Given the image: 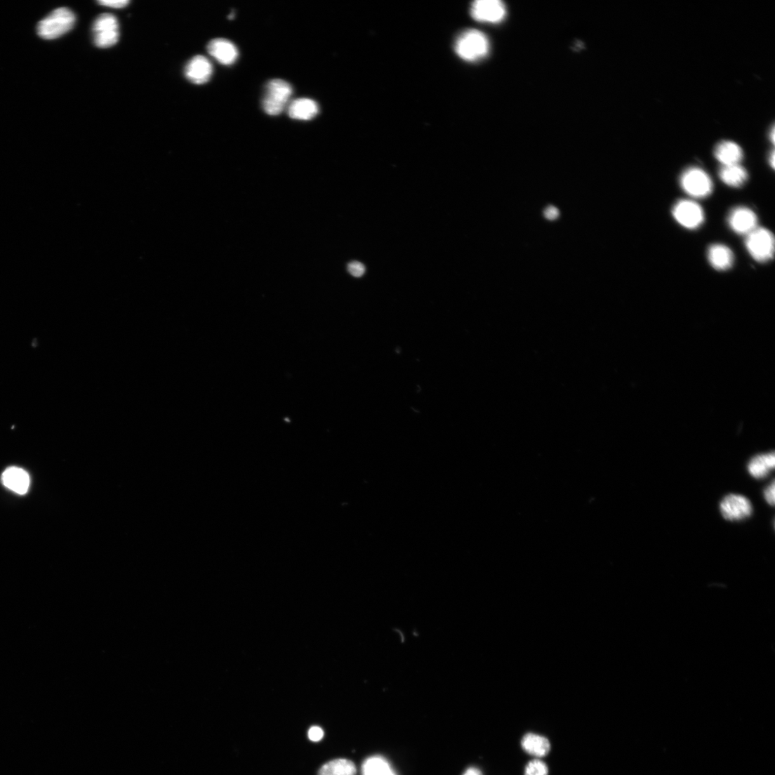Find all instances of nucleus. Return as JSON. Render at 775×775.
Wrapping results in <instances>:
<instances>
[{
    "instance_id": "ddd939ff",
    "label": "nucleus",
    "mask_w": 775,
    "mask_h": 775,
    "mask_svg": "<svg viewBox=\"0 0 775 775\" xmlns=\"http://www.w3.org/2000/svg\"><path fill=\"white\" fill-rule=\"evenodd\" d=\"M2 482L9 490L19 495H25L29 487V476L22 468L10 467L2 475Z\"/></svg>"
},
{
    "instance_id": "f3484780",
    "label": "nucleus",
    "mask_w": 775,
    "mask_h": 775,
    "mask_svg": "<svg viewBox=\"0 0 775 775\" xmlns=\"http://www.w3.org/2000/svg\"><path fill=\"white\" fill-rule=\"evenodd\" d=\"M319 112V107L317 102L310 99H298L288 107L289 116L294 119L310 120L315 117Z\"/></svg>"
},
{
    "instance_id": "6ab92c4d",
    "label": "nucleus",
    "mask_w": 775,
    "mask_h": 775,
    "mask_svg": "<svg viewBox=\"0 0 775 775\" xmlns=\"http://www.w3.org/2000/svg\"><path fill=\"white\" fill-rule=\"evenodd\" d=\"M719 175L724 183L732 187H741L748 179V171L740 165L722 166Z\"/></svg>"
},
{
    "instance_id": "f03ea898",
    "label": "nucleus",
    "mask_w": 775,
    "mask_h": 775,
    "mask_svg": "<svg viewBox=\"0 0 775 775\" xmlns=\"http://www.w3.org/2000/svg\"><path fill=\"white\" fill-rule=\"evenodd\" d=\"M455 49L462 59L475 62L487 56L490 51V43L487 37L482 32L469 29L458 37Z\"/></svg>"
},
{
    "instance_id": "9b49d317",
    "label": "nucleus",
    "mask_w": 775,
    "mask_h": 775,
    "mask_svg": "<svg viewBox=\"0 0 775 775\" xmlns=\"http://www.w3.org/2000/svg\"><path fill=\"white\" fill-rule=\"evenodd\" d=\"M212 74V64L203 55L193 57L185 68V75L187 80L198 85L207 83L211 79Z\"/></svg>"
},
{
    "instance_id": "4468645a",
    "label": "nucleus",
    "mask_w": 775,
    "mask_h": 775,
    "mask_svg": "<svg viewBox=\"0 0 775 775\" xmlns=\"http://www.w3.org/2000/svg\"><path fill=\"white\" fill-rule=\"evenodd\" d=\"M708 260L710 265L715 270L725 271L732 267L734 256L731 250L727 246L714 244L708 250Z\"/></svg>"
},
{
    "instance_id": "cd10ccee",
    "label": "nucleus",
    "mask_w": 775,
    "mask_h": 775,
    "mask_svg": "<svg viewBox=\"0 0 775 775\" xmlns=\"http://www.w3.org/2000/svg\"><path fill=\"white\" fill-rule=\"evenodd\" d=\"M463 775H482V773L478 768L471 767L467 769Z\"/></svg>"
},
{
    "instance_id": "a878e982",
    "label": "nucleus",
    "mask_w": 775,
    "mask_h": 775,
    "mask_svg": "<svg viewBox=\"0 0 775 775\" xmlns=\"http://www.w3.org/2000/svg\"><path fill=\"white\" fill-rule=\"evenodd\" d=\"M774 481L773 480L771 484H769V486L766 489L764 492V499L771 506L774 505Z\"/></svg>"
},
{
    "instance_id": "423d86ee",
    "label": "nucleus",
    "mask_w": 775,
    "mask_h": 775,
    "mask_svg": "<svg viewBox=\"0 0 775 775\" xmlns=\"http://www.w3.org/2000/svg\"><path fill=\"white\" fill-rule=\"evenodd\" d=\"M680 184L688 195L704 199L712 194L713 183L709 175L699 168H690L681 176Z\"/></svg>"
},
{
    "instance_id": "aec40b11",
    "label": "nucleus",
    "mask_w": 775,
    "mask_h": 775,
    "mask_svg": "<svg viewBox=\"0 0 775 775\" xmlns=\"http://www.w3.org/2000/svg\"><path fill=\"white\" fill-rule=\"evenodd\" d=\"M362 775H397L384 757L376 755L367 758L362 765Z\"/></svg>"
},
{
    "instance_id": "bb28decb",
    "label": "nucleus",
    "mask_w": 775,
    "mask_h": 775,
    "mask_svg": "<svg viewBox=\"0 0 775 775\" xmlns=\"http://www.w3.org/2000/svg\"><path fill=\"white\" fill-rule=\"evenodd\" d=\"M544 216L548 220H555L559 216V210L555 206H548L544 211Z\"/></svg>"
},
{
    "instance_id": "2eb2a0df",
    "label": "nucleus",
    "mask_w": 775,
    "mask_h": 775,
    "mask_svg": "<svg viewBox=\"0 0 775 775\" xmlns=\"http://www.w3.org/2000/svg\"><path fill=\"white\" fill-rule=\"evenodd\" d=\"M522 746L525 752L536 757H543L551 750V744L547 738L533 733L523 737Z\"/></svg>"
},
{
    "instance_id": "0eeeda50",
    "label": "nucleus",
    "mask_w": 775,
    "mask_h": 775,
    "mask_svg": "<svg viewBox=\"0 0 775 775\" xmlns=\"http://www.w3.org/2000/svg\"><path fill=\"white\" fill-rule=\"evenodd\" d=\"M672 213L678 223L691 230L699 228L705 219L702 208L697 203L689 200L677 202Z\"/></svg>"
},
{
    "instance_id": "c85d7f7f",
    "label": "nucleus",
    "mask_w": 775,
    "mask_h": 775,
    "mask_svg": "<svg viewBox=\"0 0 775 775\" xmlns=\"http://www.w3.org/2000/svg\"><path fill=\"white\" fill-rule=\"evenodd\" d=\"M769 161H770L771 168H774V151H772V152L771 154V158L769 159Z\"/></svg>"
},
{
    "instance_id": "1a4fd4ad",
    "label": "nucleus",
    "mask_w": 775,
    "mask_h": 775,
    "mask_svg": "<svg viewBox=\"0 0 775 775\" xmlns=\"http://www.w3.org/2000/svg\"><path fill=\"white\" fill-rule=\"evenodd\" d=\"M506 13L505 4L499 0H478L471 6L472 17L479 22L498 23Z\"/></svg>"
},
{
    "instance_id": "f257e3e1",
    "label": "nucleus",
    "mask_w": 775,
    "mask_h": 775,
    "mask_svg": "<svg viewBox=\"0 0 775 775\" xmlns=\"http://www.w3.org/2000/svg\"><path fill=\"white\" fill-rule=\"evenodd\" d=\"M75 14L67 8H60L39 22L38 35L45 40H55L67 34L76 23Z\"/></svg>"
},
{
    "instance_id": "412c9836",
    "label": "nucleus",
    "mask_w": 775,
    "mask_h": 775,
    "mask_svg": "<svg viewBox=\"0 0 775 775\" xmlns=\"http://www.w3.org/2000/svg\"><path fill=\"white\" fill-rule=\"evenodd\" d=\"M357 768L347 759H336L323 765L318 775H357Z\"/></svg>"
},
{
    "instance_id": "b1692460",
    "label": "nucleus",
    "mask_w": 775,
    "mask_h": 775,
    "mask_svg": "<svg viewBox=\"0 0 775 775\" xmlns=\"http://www.w3.org/2000/svg\"><path fill=\"white\" fill-rule=\"evenodd\" d=\"M129 3L131 2L128 1V0H116V1H112V0H110H110H102V1L98 2L100 6L116 9L125 8Z\"/></svg>"
},
{
    "instance_id": "7ed1b4c3",
    "label": "nucleus",
    "mask_w": 775,
    "mask_h": 775,
    "mask_svg": "<svg viewBox=\"0 0 775 775\" xmlns=\"http://www.w3.org/2000/svg\"><path fill=\"white\" fill-rule=\"evenodd\" d=\"M293 93V87L288 82L281 79L271 80L265 86L263 100V110L271 116L280 114L286 107Z\"/></svg>"
},
{
    "instance_id": "a211bd4d",
    "label": "nucleus",
    "mask_w": 775,
    "mask_h": 775,
    "mask_svg": "<svg viewBox=\"0 0 775 775\" xmlns=\"http://www.w3.org/2000/svg\"><path fill=\"white\" fill-rule=\"evenodd\" d=\"M774 467L775 455L774 452H771L754 457L749 463L748 469L753 477L760 479L767 477Z\"/></svg>"
},
{
    "instance_id": "393cba45",
    "label": "nucleus",
    "mask_w": 775,
    "mask_h": 775,
    "mask_svg": "<svg viewBox=\"0 0 775 775\" xmlns=\"http://www.w3.org/2000/svg\"><path fill=\"white\" fill-rule=\"evenodd\" d=\"M323 736H324V731L319 727H312L308 731V737L312 741H319Z\"/></svg>"
},
{
    "instance_id": "f8f14e48",
    "label": "nucleus",
    "mask_w": 775,
    "mask_h": 775,
    "mask_svg": "<svg viewBox=\"0 0 775 775\" xmlns=\"http://www.w3.org/2000/svg\"><path fill=\"white\" fill-rule=\"evenodd\" d=\"M207 50L213 58L225 66L233 64L239 55L236 46L230 41L223 39L212 40L208 44Z\"/></svg>"
},
{
    "instance_id": "dca6fc26",
    "label": "nucleus",
    "mask_w": 775,
    "mask_h": 775,
    "mask_svg": "<svg viewBox=\"0 0 775 775\" xmlns=\"http://www.w3.org/2000/svg\"><path fill=\"white\" fill-rule=\"evenodd\" d=\"M715 154L722 166L739 165L743 158L741 148L730 141L720 143L715 148Z\"/></svg>"
},
{
    "instance_id": "9d476101",
    "label": "nucleus",
    "mask_w": 775,
    "mask_h": 775,
    "mask_svg": "<svg viewBox=\"0 0 775 775\" xmlns=\"http://www.w3.org/2000/svg\"><path fill=\"white\" fill-rule=\"evenodd\" d=\"M757 221L755 213L747 207L733 209L728 217V223L731 230L741 235L748 236L757 229Z\"/></svg>"
},
{
    "instance_id": "5701e85b",
    "label": "nucleus",
    "mask_w": 775,
    "mask_h": 775,
    "mask_svg": "<svg viewBox=\"0 0 775 775\" xmlns=\"http://www.w3.org/2000/svg\"><path fill=\"white\" fill-rule=\"evenodd\" d=\"M347 271L355 277H361L365 274L366 267L362 263L354 261L348 265Z\"/></svg>"
},
{
    "instance_id": "20e7f679",
    "label": "nucleus",
    "mask_w": 775,
    "mask_h": 775,
    "mask_svg": "<svg viewBox=\"0 0 775 775\" xmlns=\"http://www.w3.org/2000/svg\"><path fill=\"white\" fill-rule=\"evenodd\" d=\"M93 41L101 48L112 47L119 39V25L117 18L109 13L97 17L92 26Z\"/></svg>"
},
{
    "instance_id": "6e6552de",
    "label": "nucleus",
    "mask_w": 775,
    "mask_h": 775,
    "mask_svg": "<svg viewBox=\"0 0 775 775\" xmlns=\"http://www.w3.org/2000/svg\"><path fill=\"white\" fill-rule=\"evenodd\" d=\"M720 511L724 518L730 522L741 521L749 518L753 507L750 501L741 495L731 494L720 503Z\"/></svg>"
},
{
    "instance_id": "39448f33",
    "label": "nucleus",
    "mask_w": 775,
    "mask_h": 775,
    "mask_svg": "<svg viewBox=\"0 0 775 775\" xmlns=\"http://www.w3.org/2000/svg\"><path fill=\"white\" fill-rule=\"evenodd\" d=\"M746 247L749 253L758 263L772 260L774 253V239L770 231L757 227L747 236Z\"/></svg>"
},
{
    "instance_id": "4be33fe9",
    "label": "nucleus",
    "mask_w": 775,
    "mask_h": 775,
    "mask_svg": "<svg viewBox=\"0 0 775 775\" xmlns=\"http://www.w3.org/2000/svg\"><path fill=\"white\" fill-rule=\"evenodd\" d=\"M548 769L545 763L540 760H534L528 763L525 775H548Z\"/></svg>"
}]
</instances>
